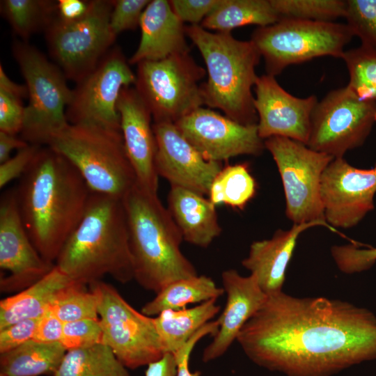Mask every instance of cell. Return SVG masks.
Returning <instances> with one entry per match:
<instances>
[{
  "label": "cell",
  "instance_id": "6da1fadb",
  "mask_svg": "<svg viewBox=\"0 0 376 376\" xmlns=\"http://www.w3.org/2000/svg\"><path fill=\"white\" fill-rule=\"evenodd\" d=\"M236 341L254 363L286 376H331L376 359V315L324 297L267 295Z\"/></svg>",
  "mask_w": 376,
  "mask_h": 376
},
{
  "label": "cell",
  "instance_id": "7a4b0ae2",
  "mask_svg": "<svg viewBox=\"0 0 376 376\" xmlns=\"http://www.w3.org/2000/svg\"><path fill=\"white\" fill-rule=\"evenodd\" d=\"M15 189L32 242L52 264L81 221L91 190L74 166L49 146L40 148Z\"/></svg>",
  "mask_w": 376,
  "mask_h": 376
},
{
  "label": "cell",
  "instance_id": "3957f363",
  "mask_svg": "<svg viewBox=\"0 0 376 376\" xmlns=\"http://www.w3.org/2000/svg\"><path fill=\"white\" fill-rule=\"evenodd\" d=\"M55 265L72 280L86 285L106 275L121 283L133 280L123 200L91 192L85 213Z\"/></svg>",
  "mask_w": 376,
  "mask_h": 376
},
{
  "label": "cell",
  "instance_id": "277c9868",
  "mask_svg": "<svg viewBox=\"0 0 376 376\" xmlns=\"http://www.w3.org/2000/svg\"><path fill=\"white\" fill-rule=\"evenodd\" d=\"M134 280L156 293L171 282L198 275L182 253L183 237L157 194L136 185L123 199Z\"/></svg>",
  "mask_w": 376,
  "mask_h": 376
},
{
  "label": "cell",
  "instance_id": "5b68a950",
  "mask_svg": "<svg viewBox=\"0 0 376 376\" xmlns=\"http://www.w3.org/2000/svg\"><path fill=\"white\" fill-rule=\"evenodd\" d=\"M185 31L207 68V79L201 86L203 104L240 124L257 125L252 88L261 56L253 42L237 40L230 32H210L200 25L185 26Z\"/></svg>",
  "mask_w": 376,
  "mask_h": 376
},
{
  "label": "cell",
  "instance_id": "8992f818",
  "mask_svg": "<svg viewBox=\"0 0 376 376\" xmlns=\"http://www.w3.org/2000/svg\"><path fill=\"white\" fill-rule=\"evenodd\" d=\"M47 146L74 166L93 193L123 200L136 185L121 131L69 124Z\"/></svg>",
  "mask_w": 376,
  "mask_h": 376
},
{
  "label": "cell",
  "instance_id": "52a82bcc",
  "mask_svg": "<svg viewBox=\"0 0 376 376\" xmlns=\"http://www.w3.org/2000/svg\"><path fill=\"white\" fill-rule=\"evenodd\" d=\"M12 49L28 90L20 137L29 144L47 146L69 125L65 109L72 89L61 68L36 47L17 40Z\"/></svg>",
  "mask_w": 376,
  "mask_h": 376
},
{
  "label": "cell",
  "instance_id": "ba28073f",
  "mask_svg": "<svg viewBox=\"0 0 376 376\" xmlns=\"http://www.w3.org/2000/svg\"><path fill=\"white\" fill-rule=\"evenodd\" d=\"M354 36L347 24L281 18L256 29L251 40L264 58L267 74L275 77L289 65L317 57L341 58Z\"/></svg>",
  "mask_w": 376,
  "mask_h": 376
},
{
  "label": "cell",
  "instance_id": "9c48e42d",
  "mask_svg": "<svg viewBox=\"0 0 376 376\" xmlns=\"http://www.w3.org/2000/svg\"><path fill=\"white\" fill-rule=\"evenodd\" d=\"M205 75L189 53L178 54L139 63L134 88L153 122L175 123L204 104L199 83Z\"/></svg>",
  "mask_w": 376,
  "mask_h": 376
},
{
  "label": "cell",
  "instance_id": "30bf717a",
  "mask_svg": "<svg viewBox=\"0 0 376 376\" xmlns=\"http://www.w3.org/2000/svg\"><path fill=\"white\" fill-rule=\"evenodd\" d=\"M113 1L92 0L79 19L58 15L45 31L52 58L65 77L76 84L93 71L111 49L116 36L110 27Z\"/></svg>",
  "mask_w": 376,
  "mask_h": 376
},
{
  "label": "cell",
  "instance_id": "8fae6325",
  "mask_svg": "<svg viewBox=\"0 0 376 376\" xmlns=\"http://www.w3.org/2000/svg\"><path fill=\"white\" fill-rule=\"evenodd\" d=\"M264 144L281 175L288 218L295 224L322 223L338 232L326 221L321 199L322 176L334 158L283 136H271Z\"/></svg>",
  "mask_w": 376,
  "mask_h": 376
},
{
  "label": "cell",
  "instance_id": "7c38bea8",
  "mask_svg": "<svg viewBox=\"0 0 376 376\" xmlns=\"http://www.w3.org/2000/svg\"><path fill=\"white\" fill-rule=\"evenodd\" d=\"M89 288L98 299L102 343L109 346L127 368L148 366L164 356L154 317L136 311L107 283L96 281Z\"/></svg>",
  "mask_w": 376,
  "mask_h": 376
},
{
  "label": "cell",
  "instance_id": "4fadbf2b",
  "mask_svg": "<svg viewBox=\"0 0 376 376\" xmlns=\"http://www.w3.org/2000/svg\"><path fill=\"white\" fill-rule=\"evenodd\" d=\"M376 124V102L360 100L347 86L329 92L315 105L306 146L343 157L361 146Z\"/></svg>",
  "mask_w": 376,
  "mask_h": 376
},
{
  "label": "cell",
  "instance_id": "5bb4252c",
  "mask_svg": "<svg viewBox=\"0 0 376 376\" xmlns=\"http://www.w3.org/2000/svg\"><path fill=\"white\" fill-rule=\"evenodd\" d=\"M130 65L119 47L111 48L72 90L65 109L69 124L121 131L117 102L122 89L136 81Z\"/></svg>",
  "mask_w": 376,
  "mask_h": 376
},
{
  "label": "cell",
  "instance_id": "9a60e30c",
  "mask_svg": "<svg viewBox=\"0 0 376 376\" xmlns=\"http://www.w3.org/2000/svg\"><path fill=\"white\" fill-rule=\"evenodd\" d=\"M375 193L376 163L364 169L352 166L343 157L334 158L321 180L326 221L334 228L357 225L374 209Z\"/></svg>",
  "mask_w": 376,
  "mask_h": 376
},
{
  "label": "cell",
  "instance_id": "2e32d148",
  "mask_svg": "<svg viewBox=\"0 0 376 376\" xmlns=\"http://www.w3.org/2000/svg\"><path fill=\"white\" fill-rule=\"evenodd\" d=\"M207 159L222 162L230 157L258 156L265 148L257 125H242L210 108L199 107L174 123Z\"/></svg>",
  "mask_w": 376,
  "mask_h": 376
},
{
  "label": "cell",
  "instance_id": "e0dca14e",
  "mask_svg": "<svg viewBox=\"0 0 376 376\" xmlns=\"http://www.w3.org/2000/svg\"><path fill=\"white\" fill-rule=\"evenodd\" d=\"M54 266L42 257L32 242L19 210L15 189L6 191L0 200L1 290L26 288Z\"/></svg>",
  "mask_w": 376,
  "mask_h": 376
},
{
  "label": "cell",
  "instance_id": "ac0fdd59",
  "mask_svg": "<svg viewBox=\"0 0 376 376\" xmlns=\"http://www.w3.org/2000/svg\"><path fill=\"white\" fill-rule=\"evenodd\" d=\"M152 128L158 176L165 178L171 186L208 195L214 178L223 168L221 162L207 159L174 123L153 122Z\"/></svg>",
  "mask_w": 376,
  "mask_h": 376
},
{
  "label": "cell",
  "instance_id": "d6986e66",
  "mask_svg": "<svg viewBox=\"0 0 376 376\" xmlns=\"http://www.w3.org/2000/svg\"><path fill=\"white\" fill-rule=\"evenodd\" d=\"M255 93L260 138L283 136L306 145L311 114L318 102L316 96H293L280 86L274 76L268 74L258 76Z\"/></svg>",
  "mask_w": 376,
  "mask_h": 376
},
{
  "label": "cell",
  "instance_id": "ffe728a7",
  "mask_svg": "<svg viewBox=\"0 0 376 376\" xmlns=\"http://www.w3.org/2000/svg\"><path fill=\"white\" fill-rule=\"evenodd\" d=\"M126 154L134 169L136 185L157 194L158 178L155 165L156 141L152 117L134 88L124 87L117 106Z\"/></svg>",
  "mask_w": 376,
  "mask_h": 376
},
{
  "label": "cell",
  "instance_id": "44dd1931",
  "mask_svg": "<svg viewBox=\"0 0 376 376\" xmlns=\"http://www.w3.org/2000/svg\"><path fill=\"white\" fill-rule=\"evenodd\" d=\"M226 301L217 320L219 329L212 341L205 347L202 360L207 363L224 355L237 340L246 322L260 308L267 295L253 274L241 275L234 269L221 273Z\"/></svg>",
  "mask_w": 376,
  "mask_h": 376
},
{
  "label": "cell",
  "instance_id": "7402d4cb",
  "mask_svg": "<svg viewBox=\"0 0 376 376\" xmlns=\"http://www.w3.org/2000/svg\"><path fill=\"white\" fill-rule=\"evenodd\" d=\"M139 27L140 42L128 60L130 65L189 53L185 26L173 11L169 1H150L141 15Z\"/></svg>",
  "mask_w": 376,
  "mask_h": 376
},
{
  "label": "cell",
  "instance_id": "603a6c76",
  "mask_svg": "<svg viewBox=\"0 0 376 376\" xmlns=\"http://www.w3.org/2000/svg\"><path fill=\"white\" fill-rule=\"evenodd\" d=\"M316 226L328 228L319 222L294 224L290 230H278L272 238L255 241L251 244L249 254L242 260V265L255 276L267 295L283 291L286 269L299 236L308 228Z\"/></svg>",
  "mask_w": 376,
  "mask_h": 376
},
{
  "label": "cell",
  "instance_id": "cb8c5ba5",
  "mask_svg": "<svg viewBox=\"0 0 376 376\" xmlns=\"http://www.w3.org/2000/svg\"><path fill=\"white\" fill-rule=\"evenodd\" d=\"M167 201V209L185 241L206 248L221 233L216 206L203 195L171 186Z\"/></svg>",
  "mask_w": 376,
  "mask_h": 376
},
{
  "label": "cell",
  "instance_id": "d4e9b609",
  "mask_svg": "<svg viewBox=\"0 0 376 376\" xmlns=\"http://www.w3.org/2000/svg\"><path fill=\"white\" fill-rule=\"evenodd\" d=\"M72 281L54 265L34 283L1 299L0 330L21 320L41 318L50 309L58 293Z\"/></svg>",
  "mask_w": 376,
  "mask_h": 376
},
{
  "label": "cell",
  "instance_id": "484cf974",
  "mask_svg": "<svg viewBox=\"0 0 376 376\" xmlns=\"http://www.w3.org/2000/svg\"><path fill=\"white\" fill-rule=\"evenodd\" d=\"M217 299H210L189 308L164 311L154 317L162 346L174 354L203 326L219 313Z\"/></svg>",
  "mask_w": 376,
  "mask_h": 376
},
{
  "label": "cell",
  "instance_id": "4316f807",
  "mask_svg": "<svg viewBox=\"0 0 376 376\" xmlns=\"http://www.w3.org/2000/svg\"><path fill=\"white\" fill-rule=\"evenodd\" d=\"M66 351L60 342L45 343L30 340L1 354L0 375L39 376L54 374Z\"/></svg>",
  "mask_w": 376,
  "mask_h": 376
},
{
  "label": "cell",
  "instance_id": "83f0119b",
  "mask_svg": "<svg viewBox=\"0 0 376 376\" xmlns=\"http://www.w3.org/2000/svg\"><path fill=\"white\" fill-rule=\"evenodd\" d=\"M224 294V288L217 286L212 278L198 274L171 282L145 304L141 312L155 317L164 311L182 309L190 304L217 299Z\"/></svg>",
  "mask_w": 376,
  "mask_h": 376
},
{
  "label": "cell",
  "instance_id": "f1b7e54d",
  "mask_svg": "<svg viewBox=\"0 0 376 376\" xmlns=\"http://www.w3.org/2000/svg\"><path fill=\"white\" fill-rule=\"evenodd\" d=\"M280 19L270 0H221L200 26L217 32H230L246 25L267 26Z\"/></svg>",
  "mask_w": 376,
  "mask_h": 376
},
{
  "label": "cell",
  "instance_id": "f546056e",
  "mask_svg": "<svg viewBox=\"0 0 376 376\" xmlns=\"http://www.w3.org/2000/svg\"><path fill=\"white\" fill-rule=\"evenodd\" d=\"M53 376H130L104 343L67 350Z\"/></svg>",
  "mask_w": 376,
  "mask_h": 376
},
{
  "label": "cell",
  "instance_id": "4dcf8cb0",
  "mask_svg": "<svg viewBox=\"0 0 376 376\" xmlns=\"http://www.w3.org/2000/svg\"><path fill=\"white\" fill-rule=\"evenodd\" d=\"M1 13L13 31L22 41L40 31H45L57 15V1L3 0Z\"/></svg>",
  "mask_w": 376,
  "mask_h": 376
},
{
  "label": "cell",
  "instance_id": "1f68e13d",
  "mask_svg": "<svg viewBox=\"0 0 376 376\" xmlns=\"http://www.w3.org/2000/svg\"><path fill=\"white\" fill-rule=\"evenodd\" d=\"M256 188L246 164L228 165L214 178L208 196L215 206L224 204L242 210L255 196Z\"/></svg>",
  "mask_w": 376,
  "mask_h": 376
},
{
  "label": "cell",
  "instance_id": "d6a6232c",
  "mask_svg": "<svg viewBox=\"0 0 376 376\" xmlns=\"http://www.w3.org/2000/svg\"><path fill=\"white\" fill-rule=\"evenodd\" d=\"M349 72L347 86L361 100L376 102V51L363 46L345 51Z\"/></svg>",
  "mask_w": 376,
  "mask_h": 376
},
{
  "label": "cell",
  "instance_id": "836d02e7",
  "mask_svg": "<svg viewBox=\"0 0 376 376\" xmlns=\"http://www.w3.org/2000/svg\"><path fill=\"white\" fill-rule=\"evenodd\" d=\"M50 308L63 323L99 320L97 295L86 289V284L75 281L58 293Z\"/></svg>",
  "mask_w": 376,
  "mask_h": 376
},
{
  "label": "cell",
  "instance_id": "e575fe53",
  "mask_svg": "<svg viewBox=\"0 0 376 376\" xmlns=\"http://www.w3.org/2000/svg\"><path fill=\"white\" fill-rule=\"evenodd\" d=\"M281 18L298 19L321 22H335L345 17L344 0H270Z\"/></svg>",
  "mask_w": 376,
  "mask_h": 376
},
{
  "label": "cell",
  "instance_id": "d590c367",
  "mask_svg": "<svg viewBox=\"0 0 376 376\" xmlns=\"http://www.w3.org/2000/svg\"><path fill=\"white\" fill-rule=\"evenodd\" d=\"M28 97L26 85L11 80L0 65V131L17 135L22 130L25 107L22 100Z\"/></svg>",
  "mask_w": 376,
  "mask_h": 376
},
{
  "label": "cell",
  "instance_id": "8d00e7d4",
  "mask_svg": "<svg viewBox=\"0 0 376 376\" xmlns=\"http://www.w3.org/2000/svg\"><path fill=\"white\" fill-rule=\"evenodd\" d=\"M345 18L361 45L376 51V0H347Z\"/></svg>",
  "mask_w": 376,
  "mask_h": 376
},
{
  "label": "cell",
  "instance_id": "74e56055",
  "mask_svg": "<svg viewBox=\"0 0 376 376\" xmlns=\"http://www.w3.org/2000/svg\"><path fill=\"white\" fill-rule=\"evenodd\" d=\"M331 253L338 268L347 274L368 270L376 262V248H360L357 242L334 246L331 249Z\"/></svg>",
  "mask_w": 376,
  "mask_h": 376
},
{
  "label": "cell",
  "instance_id": "f35d334b",
  "mask_svg": "<svg viewBox=\"0 0 376 376\" xmlns=\"http://www.w3.org/2000/svg\"><path fill=\"white\" fill-rule=\"evenodd\" d=\"M102 336L99 320L84 319L64 323L60 343L69 350L102 343Z\"/></svg>",
  "mask_w": 376,
  "mask_h": 376
},
{
  "label": "cell",
  "instance_id": "ab89813d",
  "mask_svg": "<svg viewBox=\"0 0 376 376\" xmlns=\"http://www.w3.org/2000/svg\"><path fill=\"white\" fill-rule=\"evenodd\" d=\"M150 0H116L110 16V27L117 36L139 26L141 15Z\"/></svg>",
  "mask_w": 376,
  "mask_h": 376
},
{
  "label": "cell",
  "instance_id": "60d3db41",
  "mask_svg": "<svg viewBox=\"0 0 376 376\" xmlns=\"http://www.w3.org/2000/svg\"><path fill=\"white\" fill-rule=\"evenodd\" d=\"M42 146L29 144L17 150V153L0 164V187L3 188L12 180L21 178L31 164Z\"/></svg>",
  "mask_w": 376,
  "mask_h": 376
},
{
  "label": "cell",
  "instance_id": "b9f144b4",
  "mask_svg": "<svg viewBox=\"0 0 376 376\" xmlns=\"http://www.w3.org/2000/svg\"><path fill=\"white\" fill-rule=\"evenodd\" d=\"M221 0H171L170 5L174 13L183 23L200 25L221 3Z\"/></svg>",
  "mask_w": 376,
  "mask_h": 376
},
{
  "label": "cell",
  "instance_id": "7bdbcfd3",
  "mask_svg": "<svg viewBox=\"0 0 376 376\" xmlns=\"http://www.w3.org/2000/svg\"><path fill=\"white\" fill-rule=\"evenodd\" d=\"M40 318L19 321L0 330V353L15 349L33 338Z\"/></svg>",
  "mask_w": 376,
  "mask_h": 376
},
{
  "label": "cell",
  "instance_id": "ee69618b",
  "mask_svg": "<svg viewBox=\"0 0 376 376\" xmlns=\"http://www.w3.org/2000/svg\"><path fill=\"white\" fill-rule=\"evenodd\" d=\"M219 329L217 320L210 321L200 329L186 343L173 355L177 363L176 376H201L200 371L191 372L189 369V359L196 344L203 337L214 336Z\"/></svg>",
  "mask_w": 376,
  "mask_h": 376
},
{
  "label": "cell",
  "instance_id": "f6af8a7d",
  "mask_svg": "<svg viewBox=\"0 0 376 376\" xmlns=\"http://www.w3.org/2000/svg\"><path fill=\"white\" fill-rule=\"evenodd\" d=\"M64 323L51 308L40 318L33 340L45 343L61 341Z\"/></svg>",
  "mask_w": 376,
  "mask_h": 376
},
{
  "label": "cell",
  "instance_id": "bcb514c9",
  "mask_svg": "<svg viewBox=\"0 0 376 376\" xmlns=\"http://www.w3.org/2000/svg\"><path fill=\"white\" fill-rule=\"evenodd\" d=\"M89 1L58 0L57 15L65 21H73L81 17L87 11Z\"/></svg>",
  "mask_w": 376,
  "mask_h": 376
},
{
  "label": "cell",
  "instance_id": "7dc6e473",
  "mask_svg": "<svg viewBox=\"0 0 376 376\" xmlns=\"http://www.w3.org/2000/svg\"><path fill=\"white\" fill-rule=\"evenodd\" d=\"M145 376H176L177 363L173 354L166 353L159 360L149 363Z\"/></svg>",
  "mask_w": 376,
  "mask_h": 376
},
{
  "label": "cell",
  "instance_id": "c3c4849f",
  "mask_svg": "<svg viewBox=\"0 0 376 376\" xmlns=\"http://www.w3.org/2000/svg\"><path fill=\"white\" fill-rule=\"evenodd\" d=\"M29 144L15 134L0 131V164L10 157V153L13 150H18Z\"/></svg>",
  "mask_w": 376,
  "mask_h": 376
},
{
  "label": "cell",
  "instance_id": "681fc988",
  "mask_svg": "<svg viewBox=\"0 0 376 376\" xmlns=\"http://www.w3.org/2000/svg\"><path fill=\"white\" fill-rule=\"evenodd\" d=\"M0 376H3V375H0Z\"/></svg>",
  "mask_w": 376,
  "mask_h": 376
}]
</instances>
